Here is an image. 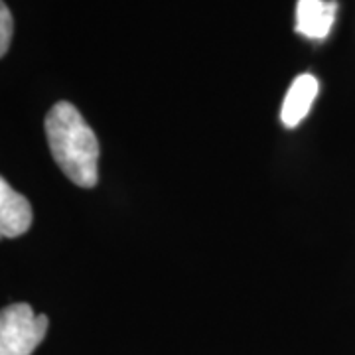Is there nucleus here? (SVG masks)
I'll list each match as a JSON object with an SVG mask.
<instances>
[{
    "label": "nucleus",
    "instance_id": "nucleus-1",
    "mask_svg": "<svg viewBox=\"0 0 355 355\" xmlns=\"http://www.w3.org/2000/svg\"><path fill=\"white\" fill-rule=\"evenodd\" d=\"M46 139L51 156L65 176L79 188L99 182V140L71 103H55L46 114Z\"/></svg>",
    "mask_w": 355,
    "mask_h": 355
},
{
    "label": "nucleus",
    "instance_id": "nucleus-2",
    "mask_svg": "<svg viewBox=\"0 0 355 355\" xmlns=\"http://www.w3.org/2000/svg\"><path fill=\"white\" fill-rule=\"evenodd\" d=\"M50 328L46 314L18 302L0 310V355H32Z\"/></svg>",
    "mask_w": 355,
    "mask_h": 355
},
{
    "label": "nucleus",
    "instance_id": "nucleus-3",
    "mask_svg": "<svg viewBox=\"0 0 355 355\" xmlns=\"http://www.w3.org/2000/svg\"><path fill=\"white\" fill-rule=\"evenodd\" d=\"M32 219L34 214L30 202L0 176V239L24 235L32 225Z\"/></svg>",
    "mask_w": 355,
    "mask_h": 355
},
{
    "label": "nucleus",
    "instance_id": "nucleus-4",
    "mask_svg": "<svg viewBox=\"0 0 355 355\" xmlns=\"http://www.w3.org/2000/svg\"><path fill=\"white\" fill-rule=\"evenodd\" d=\"M336 0H298L296 4V32L310 40H324L336 20Z\"/></svg>",
    "mask_w": 355,
    "mask_h": 355
},
{
    "label": "nucleus",
    "instance_id": "nucleus-5",
    "mask_svg": "<svg viewBox=\"0 0 355 355\" xmlns=\"http://www.w3.org/2000/svg\"><path fill=\"white\" fill-rule=\"evenodd\" d=\"M320 83L314 76L302 73L292 81L291 89L286 91V97L280 109V121L282 125L288 128H294L300 125L306 119V114L310 113L312 103L316 101Z\"/></svg>",
    "mask_w": 355,
    "mask_h": 355
},
{
    "label": "nucleus",
    "instance_id": "nucleus-6",
    "mask_svg": "<svg viewBox=\"0 0 355 355\" xmlns=\"http://www.w3.org/2000/svg\"><path fill=\"white\" fill-rule=\"evenodd\" d=\"M14 20L8 6L0 0V58L8 51L10 42H12Z\"/></svg>",
    "mask_w": 355,
    "mask_h": 355
}]
</instances>
